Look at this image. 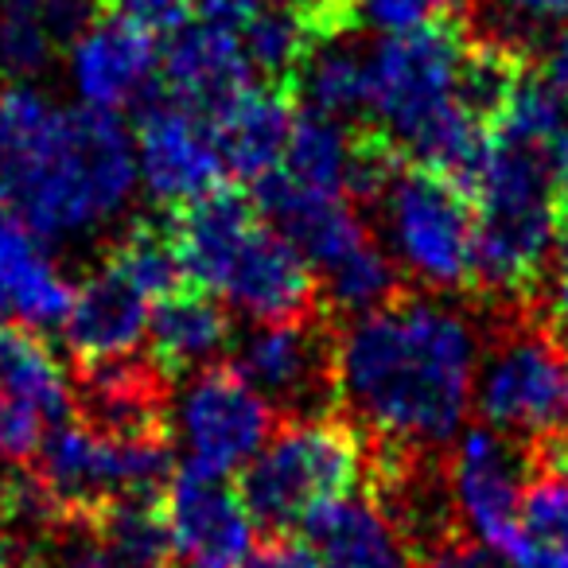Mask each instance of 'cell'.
<instances>
[{
	"mask_svg": "<svg viewBox=\"0 0 568 568\" xmlns=\"http://www.w3.org/2000/svg\"><path fill=\"white\" fill-rule=\"evenodd\" d=\"M479 363L464 312L405 293L339 332V405L374 448L444 452L464 433Z\"/></svg>",
	"mask_w": 568,
	"mask_h": 568,
	"instance_id": "6da1fadb",
	"label": "cell"
},
{
	"mask_svg": "<svg viewBox=\"0 0 568 568\" xmlns=\"http://www.w3.org/2000/svg\"><path fill=\"white\" fill-rule=\"evenodd\" d=\"M168 226L183 281L214 296L222 308L253 324H281L324 308L316 273L304 253L276 234L261 219L257 203L237 191H211L199 203L175 211Z\"/></svg>",
	"mask_w": 568,
	"mask_h": 568,
	"instance_id": "7a4b0ae2",
	"label": "cell"
},
{
	"mask_svg": "<svg viewBox=\"0 0 568 568\" xmlns=\"http://www.w3.org/2000/svg\"><path fill=\"white\" fill-rule=\"evenodd\" d=\"M467 195L475 203V293L498 308L534 304L560 253L552 152L487 133Z\"/></svg>",
	"mask_w": 568,
	"mask_h": 568,
	"instance_id": "3957f363",
	"label": "cell"
},
{
	"mask_svg": "<svg viewBox=\"0 0 568 568\" xmlns=\"http://www.w3.org/2000/svg\"><path fill=\"white\" fill-rule=\"evenodd\" d=\"M136 183V141L113 113L87 105L55 110L12 214L24 219L43 242L82 237L118 222L133 203Z\"/></svg>",
	"mask_w": 568,
	"mask_h": 568,
	"instance_id": "277c9868",
	"label": "cell"
},
{
	"mask_svg": "<svg viewBox=\"0 0 568 568\" xmlns=\"http://www.w3.org/2000/svg\"><path fill=\"white\" fill-rule=\"evenodd\" d=\"M366 475V440L347 417L284 420L261 456L242 471V498L257 529L296 537L343 498L358 495Z\"/></svg>",
	"mask_w": 568,
	"mask_h": 568,
	"instance_id": "5b68a950",
	"label": "cell"
},
{
	"mask_svg": "<svg viewBox=\"0 0 568 568\" xmlns=\"http://www.w3.org/2000/svg\"><path fill=\"white\" fill-rule=\"evenodd\" d=\"M483 425L521 444L568 436V335L534 304L498 308L475 382Z\"/></svg>",
	"mask_w": 568,
	"mask_h": 568,
	"instance_id": "8992f818",
	"label": "cell"
},
{
	"mask_svg": "<svg viewBox=\"0 0 568 568\" xmlns=\"http://www.w3.org/2000/svg\"><path fill=\"white\" fill-rule=\"evenodd\" d=\"M382 242L425 296L475 288V203L452 175L405 164L374 203Z\"/></svg>",
	"mask_w": 568,
	"mask_h": 568,
	"instance_id": "52a82bcc",
	"label": "cell"
},
{
	"mask_svg": "<svg viewBox=\"0 0 568 568\" xmlns=\"http://www.w3.org/2000/svg\"><path fill=\"white\" fill-rule=\"evenodd\" d=\"M40 479L74 518H94L118 498L160 495L172 483V433L110 436L82 420H63L40 452Z\"/></svg>",
	"mask_w": 568,
	"mask_h": 568,
	"instance_id": "ba28073f",
	"label": "cell"
},
{
	"mask_svg": "<svg viewBox=\"0 0 568 568\" xmlns=\"http://www.w3.org/2000/svg\"><path fill=\"white\" fill-rule=\"evenodd\" d=\"M230 366L273 405L276 417H327L339 405V335L324 308L281 324H253L234 343Z\"/></svg>",
	"mask_w": 568,
	"mask_h": 568,
	"instance_id": "9c48e42d",
	"label": "cell"
},
{
	"mask_svg": "<svg viewBox=\"0 0 568 568\" xmlns=\"http://www.w3.org/2000/svg\"><path fill=\"white\" fill-rule=\"evenodd\" d=\"M183 467L230 479L261 456L276 433V409L234 371L211 366L195 374L172 409Z\"/></svg>",
	"mask_w": 568,
	"mask_h": 568,
	"instance_id": "30bf717a",
	"label": "cell"
},
{
	"mask_svg": "<svg viewBox=\"0 0 568 568\" xmlns=\"http://www.w3.org/2000/svg\"><path fill=\"white\" fill-rule=\"evenodd\" d=\"M452 503L471 541L503 552L518 526L521 498L534 483V452L487 425L464 428L448 456Z\"/></svg>",
	"mask_w": 568,
	"mask_h": 568,
	"instance_id": "8fae6325",
	"label": "cell"
},
{
	"mask_svg": "<svg viewBox=\"0 0 568 568\" xmlns=\"http://www.w3.org/2000/svg\"><path fill=\"white\" fill-rule=\"evenodd\" d=\"M164 514L180 568H242L257 549V521L242 490L219 475H199L187 467L172 475Z\"/></svg>",
	"mask_w": 568,
	"mask_h": 568,
	"instance_id": "7c38bea8",
	"label": "cell"
},
{
	"mask_svg": "<svg viewBox=\"0 0 568 568\" xmlns=\"http://www.w3.org/2000/svg\"><path fill=\"white\" fill-rule=\"evenodd\" d=\"M136 168L156 203L183 211L222 187L226 160L203 118L175 102H152L136 125Z\"/></svg>",
	"mask_w": 568,
	"mask_h": 568,
	"instance_id": "4fadbf2b",
	"label": "cell"
},
{
	"mask_svg": "<svg viewBox=\"0 0 568 568\" xmlns=\"http://www.w3.org/2000/svg\"><path fill=\"white\" fill-rule=\"evenodd\" d=\"M168 102L183 105L211 125L226 105H234L250 87H257L242 36L222 32L203 20H187L160 59Z\"/></svg>",
	"mask_w": 568,
	"mask_h": 568,
	"instance_id": "5bb4252c",
	"label": "cell"
},
{
	"mask_svg": "<svg viewBox=\"0 0 568 568\" xmlns=\"http://www.w3.org/2000/svg\"><path fill=\"white\" fill-rule=\"evenodd\" d=\"M172 378L152 358H113L82 363L74 382L79 420L110 436H156L172 433Z\"/></svg>",
	"mask_w": 568,
	"mask_h": 568,
	"instance_id": "9a60e30c",
	"label": "cell"
},
{
	"mask_svg": "<svg viewBox=\"0 0 568 568\" xmlns=\"http://www.w3.org/2000/svg\"><path fill=\"white\" fill-rule=\"evenodd\" d=\"M71 304L74 284L48 242L24 219L0 211V320L24 332H48L67 324Z\"/></svg>",
	"mask_w": 568,
	"mask_h": 568,
	"instance_id": "2e32d148",
	"label": "cell"
},
{
	"mask_svg": "<svg viewBox=\"0 0 568 568\" xmlns=\"http://www.w3.org/2000/svg\"><path fill=\"white\" fill-rule=\"evenodd\" d=\"M152 308L156 301L144 296L125 273L102 261V268L74 288L71 316H67V347L82 363H113L133 358L149 339Z\"/></svg>",
	"mask_w": 568,
	"mask_h": 568,
	"instance_id": "e0dca14e",
	"label": "cell"
},
{
	"mask_svg": "<svg viewBox=\"0 0 568 568\" xmlns=\"http://www.w3.org/2000/svg\"><path fill=\"white\" fill-rule=\"evenodd\" d=\"M160 71V51L152 32L121 20H98L71 48V82L82 105L98 113H118L136 105L152 90Z\"/></svg>",
	"mask_w": 568,
	"mask_h": 568,
	"instance_id": "ac0fdd59",
	"label": "cell"
},
{
	"mask_svg": "<svg viewBox=\"0 0 568 568\" xmlns=\"http://www.w3.org/2000/svg\"><path fill=\"white\" fill-rule=\"evenodd\" d=\"M296 118L301 113H296L288 90L268 87V82H257V87L245 90L234 105H226L211 121L214 141H219V152L226 160V172H234L237 180H250L253 187L261 180H268L284 164Z\"/></svg>",
	"mask_w": 568,
	"mask_h": 568,
	"instance_id": "d6986e66",
	"label": "cell"
},
{
	"mask_svg": "<svg viewBox=\"0 0 568 568\" xmlns=\"http://www.w3.org/2000/svg\"><path fill=\"white\" fill-rule=\"evenodd\" d=\"M534 483L503 557L510 568H568V436L529 444Z\"/></svg>",
	"mask_w": 568,
	"mask_h": 568,
	"instance_id": "ffe728a7",
	"label": "cell"
},
{
	"mask_svg": "<svg viewBox=\"0 0 568 568\" xmlns=\"http://www.w3.org/2000/svg\"><path fill=\"white\" fill-rule=\"evenodd\" d=\"M230 347V312L199 288H180L152 308L149 358L168 374H203L219 366V355Z\"/></svg>",
	"mask_w": 568,
	"mask_h": 568,
	"instance_id": "44dd1931",
	"label": "cell"
},
{
	"mask_svg": "<svg viewBox=\"0 0 568 568\" xmlns=\"http://www.w3.org/2000/svg\"><path fill=\"white\" fill-rule=\"evenodd\" d=\"M324 568H417L402 534L371 495H351L327 506L308 529Z\"/></svg>",
	"mask_w": 568,
	"mask_h": 568,
	"instance_id": "7402d4cb",
	"label": "cell"
},
{
	"mask_svg": "<svg viewBox=\"0 0 568 568\" xmlns=\"http://www.w3.org/2000/svg\"><path fill=\"white\" fill-rule=\"evenodd\" d=\"M293 98L320 118L343 125H371V51L355 36L320 40L293 79Z\"/></svg>",
	"mask_w": 568,
	"mask_h": 568,
	"instance_id": "603a6c76",
	"label": "cell"
},
{
	"mask_svg": "<svg viewBox=\"0 0 568 568\" xmlns=\"http://www.w3.org/2000/svg\"><path fill=\"white\" fill-rule=\"evenodd\" d=\"M90 534L118 568H168L175 560L172 526L160 495L105 503L90 518Z\"/></svg>",
	"mask_w": 568,
	"mask_h": 568,
	"instance_id": "cb8c5ba5",
	"label": "cell"
},
{
	"mask_svg": "<svg viewBox=\"0 0 568 568\" xmlns=\"http://www.w3.org/2000/svg\"><path fill=\"white\" fill-rule=\"evenodd\" d=\"M0 394L40 409L51 425H63L74 405L63 363L24 327H0Z\"/></svg>",
	"mask_w": 568,
	"mask_h": 568,
	"instance_id": "d4e9b609",
	"label": "cell"
},
{
	"mask_svg": "<svg viewBox=\"0 0 568 568\" xmlns=\"http://www.w3.org/2000/svg\"><path fill=\"white\" fill-rule=\"evenodd\" d=\"M55 105L28 82L0 87V211H12L40 144L51 129Z\"/></svg>",
	"mask_w": 568,
	"mask_h": 568,
	"instance_id": "484cf974",
	"label": "cell"
},
{
	"mask_svg": "<svg viewBox=\"0 0 568 568\" xmlns=\"http://www.w3.org/2000/svg\"><path fill=\"white\" fill-rule=\"evenodd\" d=\"M118 273H125L129 281L141 288L152 301H164V296L180 293L183 284V268H180V253L172 242V226H156V222H136L125 234L113 242V250L105 253Z\"/></svg>",
	"mask_w": 568,
	"mask_h": 568,
	"instance_id": "4316f807",
	"label": "cell"
},
{
	"mask_svg": "<svg viewBox=\"0 0 568 568\" xmlns=\"http://www.w3.org/2000/svg\"><path fill=\"white\" fill-rule=\"evenodd\" d=\"M59 40L48 0H0V74L28 82L55 59Z\"/></svg>",
	"mask_w": 568,
	"mask_h": 568,
	"instance_id": "83f0119b",
	"label": "cell"
},
{
	"mask_svg": "<svg viewBox=\"0 0 568 568\" xmlns=\"http://www.w3.org/2000/svg\"><path fill=\"white\" fill-rule=\"evenodd\" d=\"M495 17L475 20V28L526 51V40L541 28H568V0H490Z\"/></svg>",
	"mask_w": 568,
	"mask_h": 568,
	"instance_id": "f1b7e54d",
	"label": "cell"
},
{
	"mask_svg": "<svg viewBox=\"0 0 568 568\" xmlns=\"http://www.w3.org/2000/svg\"><path fill=\"white\" fill-rule=\"evenodd\" d=\"M467 0H355L358 24L374 28L382 36L413 32V28L436 24V20H456Z\"/></svg>",
	"mask_w": 568,
	"mask_h": 568,
	"instance_id": "f546056e",
	"label": "cell"
},
{
	"mask_svg": "<svg viewBox=\"0 0 568 568\" xmlns=\"http://www.w3.org/2000/svg\"><path fill=\"white\" fill-rule=\"evenodd\" d=\"M51 428L55 425L40 409L0 394V464L24 467L32 459H40L43 440H48Z\"/></svg>",
	"mask_w": 568,
	"mask_h": 568,
	"instance_id": "4dcf8cb0",
	"label": "cell"
},
{
	"mask_svg": "<svg viewBox=\"0 0 568 568\" xmlns=\"http://www.w3.org/2000/svg\"><path fill=\"white\" fill-rule=\"evenodd\" d=\"M102 12L144 32H180L195 12V0H98Z\"/></svg>",
	"mask_w": 568,
	"mask_h": 568,
	"instance_id": "1f68e13d",
	"label": "cell"
},
{
	"mask_svg": "<svg viewBox=\"0 0 568 568\" xmlns=\"http://www.w3.org/2000/svg\"><path fill=\"white\" fill-rule=\"evenodd\" d=\"M417 568H503L495 557V549L471 541L467 534H456L448 541H440L436 549L420 552Z\"/></svg>",
	"mask_w": 568,
	"mask_h": 568,
	"instance_id": "d6a6232c",
	"label": "cell"
},
{
	"mask_svg": "<svg viewBox=\"0 0 568 568\" xmlns=\"http://www.w3.org/2000/svg\"><path fill=\"white\" fill-rule=\"evenodd\" d=\"M242 568H324L316 545L301 537H273L268 545L253 549V557Z\"/></svg>",
	"mask_w": 568,
	"mask_h": 568,
	"instance_id": "836d02e7",
	"label": "cell"
},
{
	"mask_svg": "<svg viewBox=\"0 0 568 568\" xmlns=\"http://www.w3.org/2000/svg\"><path fill=\"white\" fill-rule=\"evenodd\" d=\"M529 67H534L537 79L568 105V28H557V32L541 43L537 59L529 55Z\"/></svg>",
	"mask_w": 568,
	"mask_h": 568,
	"instance_id": "e575fe53",
	"label": "cell"
},
{
	"mask_svg": "<svg viewBox=\"0 0 568 568\" xmlns=\"http://www.w3.org/2000/svg\"><path fill=\"white\" fill-rule=\"evenodd\" d=\"M545 316L560 335H568V245H560L557 265L549 273V293H545Z\"/></svg>",
	"mask_w": 568,
	"mask_h": 568,
	"instance_id": "d590c367",
	"label": "cell"
},
{
	"mask_svg": "<svg viewBox=\"0 0 568 568\" xmlns=\"http://www.w3.org/2000/svg\"><path fill=\"white\" fill-rule=\"evenodd\" d=\"M552 195H557V222H560V245H568V129L552 152Z\"/></svg>",
	"mask_w": 568,
	"mask_h": 568,
	"instance_id": "8d00e7d4",
	"label": "cell"
},
{
	"mask_svg": "<svg viewBox=\"0 0 568 568\" xmlns=\"http://www.w3.org/2000/svg\"><path fill=\"white\" fill-rule=\"evenodd\" d=\"M0 568H24V552H20L12 529L4 526V518H0Z\"/></svg>",
	"mask_w": 568,
	"mask_h": 568,
	"instance_id": "74e56055",
	"label": "cell"
},
{
	"mask_svg": "<svg viewBox=\"0 0 568 568\" xmlns=\"http://www.w3.org/2000/svg\"><path fill=\"white\" fill-rule=\"evenodd\" d=\"M265 4H293V0H265Z\"/></svg>",
	"mask_w": 568,
	"mask_h": 568,
	"instance_id": "f35d334b",
	"label": "cell"
}]
</instances>
